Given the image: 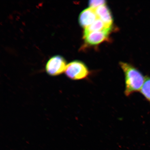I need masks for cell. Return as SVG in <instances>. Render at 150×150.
I'll return each mask as SVG.
<instances>
[{"label":"cell","instance_id":"cell-1","mask_svg":"<svg viewBox=\"0 0 150 150\" xmlns=\"http://www.w3.org/2000/svg\"><path fill=\"white\" fill-rule=\"evenodd\" d=\"M120 65L125 75V95L129 97L140 91L146 79L143 74L129 64L120 62Z\"/></svg>","mask_w":150,"mask_h":150},{"label":"cell","instance_id":"cell-2","mask_svg":"<svg viewBox=\"0 0 150 150\" xmlns=\"http://www.w3.org/2000/svg\"><path fill=\"white\" fill-rule=\"evenodd\" d=\"M65 72L67 77L73 80L84 79L89 76L88 69L82 62L75 61L67 65Z\"/></svg>","mask_w":150,"mask_h":150},{"label":"cell","instance_id":"cell-3","mask_svg":"<svg viewBox=\"0 0 150 150\" xmlns=\"http://www.w3.org/2000/svg\"><path fill=\"white\" fill-rule=\"evenodd\" d=\"M67 66L66 61L62 56H53L47 63L46 70L47 74L50 76H56L62 74Z\"/></svg>","mask_w":150,"mask_h":150},{"label":"cell","instance_id":"cell-4","mask_svg":"<svg viewBox=\"0 0 150 150\" xmlns=\"http://www.w3.org/2000/svg\"><path fill=\"white\" fill-rule=\"evenodd\" d=\"M112 30V28H110L101 31L92 32L83 35L84 42L86 44L88 45H97L108 40Z\"/></svg>","mask_w":150,"mask_h":150},{"label":"cell","instance_id":"cell-5","mask_svg":"<svg viewBox=\"0 0 150 150\" xmlns=\"http://www.w3.org/2000/svg\"><path fill=\"white\" fill-rule=\"evenodd\" d=\"M98 18L95 9L89 7L81 13L79 17V22L80 25L85 29Z\"/></svg>","mask_w":150,"mask_h":150},{"label":"cell","instance_id":"cell-6","mask_svg":"<svg viewBox=\"0 0 150 150\" xmlns=\"http://www.w3.org/2000/svg\"><path fill=\"white\" fill-rule=\"evenodd\" d=\"M98 18L110 27H112L113 23V18L111 12L106 4L100 6L95 9Z\"/></svg>","mask_w":150,"mask_h":150},{"label":"cell","instance_id":"cell-7","mask_svg":"<svg viewBox=\"0 0 150 150\" xmlns=\"http://www.w3.org/2000/svg\"><path fill=\"white\" fill-rule=\"evenodd\" d=\"M110 28H112V27L106 25L100 19L98 18L91 25L84 29L83 35L92 32L101 31Z\"/></svg>","mask_w":150,"mask_h":150},{"label":"cell","instance_id":"cell-8","mask_svg":"<svg viewBox=\"0 0 150 150\" xmlns=\"http://www.w3.org/2000/svg\"><path fill=\"white\" fill-rule=\"evenodd\" d=\"M140 91L145 98L150 102V78H146Z\"/></svg>","mask_w":150,"mask_h":150},{"label":"cell","instance_id":"cell-9","mask_svg":"<svg viewBox=\"0 0 150 150\" xmlns=\"http://www.w3.org/2000/svg\"><path fill=\"white\" fill-rule=\"evenodd\" d=\"M106 1L104 0H91L89 1L90 7L96 9L102 5L106 4Z\"/></svg>","mask_w":150,"mask_h":150}]
</instances>
